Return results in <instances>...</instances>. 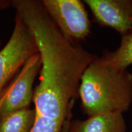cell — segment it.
I'll list each match as a JSON object with an SVG mask.
<instances>
[{"label":"cell","mask_w":132,"mask_h":132,"mask_svg":"<svg viewBox=\"0 0 132 132\" xmlns=\"http://www.w3.org/2000/svg\"><path fill=\"white\" fill-rule=\"evenodd\" d=\"M12 6L30 29L40 56L32 98L36 116L64 122L78 95L82 75L95 56L60 30L42 1L15 0Z\"/></svg>","instance_id":"obj_1"},{"label":"cell","mask_w":132,"mask_h":132,"mask_svg":"<svg viewBox=\"0 0 132 132\" xmlns=\"http://www.w3.org/2000/svg\"><path fill=\"white\" fill-rule=\"evenodd\" d=\"M78 95L89 117L111 111L123 113L132 102V74L102 56H94L82 75Z\"/></svg>","instance_id":"obj_2"},{"label":"cell","mask_w":132,"mask_h":132,"mask_svg":"<svg viewBox=\"0 0 132 132\" xmlns=\"http://www.w3.org/2000/svg\"><path fill=\"white\" fill-rule=\"evenodd\" d=\"M38 53L30 29L16 14L12 35L6 45L0 50V97L9 85V81Z\"/></svg>","instance_id":"obj_3"},{"label":"cell","mask_w":132,"mask_h":132,"mask_svg":"<svg viewBox=\"0 0 132 132\" xmlns=\"http://www.w3.org/2000/svg\"><path fill=\"white\" fill-rule=\"evenodd\" d=\"M48 14L60 30L73 39H84L90 32V22L84 3L79 0H43Z\"/></svg>","instance_id":"obj_4"},{"label":"cell","mask_w":132,"mask_h":132,"mask_svg":"<svg viewBox=\"0 0 132 132\" xmlns=\"http://www.w3.org/2000/svg\"><path fill=\"white\" fill-rule=\"evenodd\" d=\"M41 65L40 56L38 53L28 61L12 81L11 90L0 110V120L15 111L29 108L33 98V84Z\"/></svg>","instance_id":"obj_5"},{"label":"cell","mask_w":132,"mask_h":132,"mask_svg":"<svg viewBox=\"0 0 132 132\" xmlns=\"http://www.w3.org/2000/svg\"><path fill=\"white\" fill-rule=\"evenodd\" d=\"M95 20L122 36L132 31V0H85Z\"/></svg>","instance_id":"obj_6"},{"label":"cell","mask_w":132,"mask_h":132,"mask_svg":"<svg viewBox=\"0 0 132 132\" xmlns=\"http://www.w3.org/2000/svg\"><path fill=\"white\" fill-rule=\"evenodd\" d=\"M69 132H126V124L122 113L106 112L70 121Z\"/></svg>","instance_id":"obj_7"},{"label":"cell","mask_w":132,"mask_h":132,"mask_svg":"<svg viewBox=\"0 0 132 132\" xmlns=\"http://www.w3.org/2000/svg\"><path fill=\"white\" fill-rule=\"evenodd\" d=\"M35 119L33 109L23 108L10 114L0 121V132H30Z\"/></svg>","instance_id":"obj_8"},{"label":"cell","mask_w":132,"mask_h":132,"mask_svg":"<svg viewBox=\"0 0 132 132\" xmlns=\"http://www.w3.org/2000/svg\"><path fill=\"white\" fill-rule=\"evenodd\" d=\"M102 57L117 68L127 69L132 64V31L122 36L121 43L117 50L105 52Z\"/></svg>","instance_id":"obj_9"},{"label":"cell","mask_w":132,"mask_h":132,"mask_svg":"<svg viewBox=\"0 0 132 132\" xmlns=\"http://www.w3.org/2000/svg\"><path fill=\"white\" fill-rule=\"evenodd\" d=\"M12 82H11V83L9 84V85L6 87V89L4 90V91L3 92V93L2 94V95H1V96L0 97V110H1V108H2V106L5 100V98H6V97H7L8 94H9L10 90H11V87H12Z\"/></svg>","instance_id":"obj_10"},{"label":"cell","mask_w":132,"mask_h":132,"mask_svg":"<svg viewBox=\"0 0 132 132\" xmlns=\"http://www.w3.org/2000/svg\"><path fill=\"white\" fill-rule=\"evenodd\" d=\"M71 117H72V114L69 116L68 118L67 119L65 120V122H64L63 128H62V132H69V124L71 121Z\"/></svg>","instance_id":"obj_11"},{"label":"cell","mask_w":132,"mask_h":132,"mask_svg":"<svg viewBox=\"0 0 132 132\" xmlns=\"http://www.w3.org/2000/svg\"><path fill=\"white\" fill-rule=\"evenodd\" d=\"M11 4H12V1L0 0V10L6 9Z\"/></svg>","instance_id":"obj_12"},{"label":"cell","mask_w":132,"mask_h":132,"mask_svg":"<svg viewBox=\"0 0 132 132\" xmlns=\"http://www.w3.org/2000/svg\"><path fill=\"white\" fill-rule=\"evenodd\" d=\"M1 37H0V48H1ZM1 50V48H0Z\"/></svg>","instance_id":"obj_13"}]
</instances>
